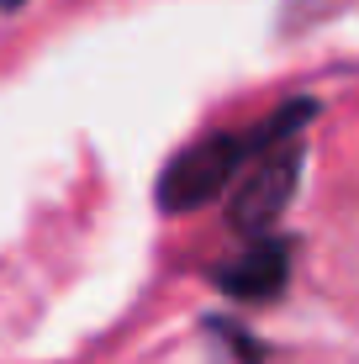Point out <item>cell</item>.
I'll return each instance as SVG.
<instances>
[{
  "label": "cell",
  "mask_w": 359,
  "mask_h": 364,
  "mask_svg": "<svg viewBox=\"0 0 359 364\" xmlns=\"http://www.w3.org/2000/svg\"><path fill=\"white\" fill-rule=\"evenodd\" d=\"M317 117V100H286L280 111L249 122V127H227V132H206L195 143H185L169 169L159 174V211L185 217V211H201L206 200L232 196V185L249 174L259 159L269 154L286 137H301Z\"/></svg>",
  "instance_id": "obj_1"
},
{
  "label": "cell",
  "mask_w": 359,
  "mask_h": 364,
  "mask_svg": "<svg viewBox=\"0 0 359 364\" xmlns=\"http://www.w3.org/2000/svg\"><path fill=\"white\" fill-rule=\"evenodd\" d=\"M301 164H306L301 137H286V143L269 148V154L232 185V196H227V232H238L243 243L269 237V228L286 217L296 185H301Z\"/></svg>",
  "instance_id": "obj_2"
},
{
  "label": "cell",
  "mask_w": 359,
  "mask_h": 364,
  "mask_svg": "<svg viewBox=\"0 0 359 364\" xmlns=\"http://www.w3.org/2000/svg\"><path fill=\"white\" fill-rule=\"evenodd\" d=\"M291 259H296L291 237H280V232L254 237V243H243L232 259H222V264L212 269V285L222 296H232V301L259 306V301H275L291 285Z\"/></svg>",
  "instance_id": "obj_3"
},
{
  "label": "cell",
  "mask_w": 359,
  "mask_h": 364,
  "mask_svg": "<svg viewBox=\"0 0 359 364\" xmlns=\"http://www.w3.org/2000/svg\"><path fill=\"white\" fill-rule=\"evenodd\" d=\"M21 6H27V0H0V11H21Z\"/></svg>",
  "instance_id": "obj_4"
}]
</instances>
